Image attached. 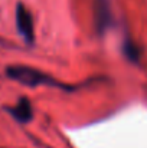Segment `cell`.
<instances>
[{
	"label": "cell",
	"mask_w": 147,
	"mask_h": 148,
	"mask_svg": "<svg viewBox=\"0 0 147 148\" xmlns=\"http://www.w3.org/2000/svg\"><path fill=\"white\" fill-rule=\"evenodd\" d=\"M95 13H97L95 19H97L98 30L102 32V30L108 26V23H110V12H108V7H107V4H105L104 0H98Z\"/></svg>",
	"instance_id": "cell-4"
},
{
	"label": "cell",
	"mask_w": 147,
	"mask_h": 148,
	"mask_svg": "<svg viewBox=\"0 0 147 148\" xmlns=\"http://www.w3.org/2000/svg\"><path fill=\"white\" fill-rule=\"evenodd\" d=\"M6 75L19 84H23L26 86H38V85H59L52 76L43 73L39 69L23 66V65H13L6 69Z\"/></svg>",
	"instance_id": "cell-1"
},
{
	"label": "cell",
	"mask_w": 147,
	"mask_h": 148,
	"mask_svg": "<svg viewBox=\"0 0 147 148\" xmlns=\"http://www.w3.org/2000/svg\"><path fill=\"white\" fill-rule=\"evenodd\" d=\"M126 55L130 58V59H133V60H137L139 59V50L136 48V45H133L131 42H127L126 43Z\"/></svg>",
	"instance_id": "cell-5"
},
{
	"label": "cell",
	"mask_w": 147,
	"mask_h": 148,
	"mask_svg": "<svg viewBox=\"0 0 147 148\" xmlns=\"http://www.w3.org/2000/svg\"><path fill=\"white\" fill-rule=\"evenodd\" d=\"M16 26H17L19 33L25 39V42L33 43V40H35L33 19H32V14L29 13V10L22 3H19L16 7Z\"/></svg>",
	"instance_id": "cell-2"
},
{
	"label": "cell",
	"mask_w": 147,
	"mask_h": 148,
	"mask_svg": "<svg viewBox=\"0 0 147 148\" xmlns=\"http://www.w3.org/2000/svg\"><path fill=\"white\" fill-rule=\"evenodd\" d=\"M7 111L20 124H26L32 119V106H30V102L28 98L19 99V102L14 106L9 108Z\"/></svg>",
	"instance_id": "cell-3"
}]
</instances>
